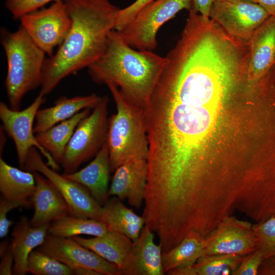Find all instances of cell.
Segmentation results:
<instances>
[{"label":"cell","instance_id":"obj_36","mask_svg":"<svg viewBox=\"0 0 275 275\" xmlns=\"http://www.w3.org/2000/svg\"><path fill=\"white\" fill-rule=\"evenodd\" d=\"M166 274L170 275H196L193 266L176 268L169 271Z\"/></svg>","mask_w":275,"mask_h":275},{"label":"cell","instance_id":"obj_15","mask_svg":"<svg viewBox=\"0 0 275 275\" xmlns=\"http://www.w3.org/2000/svg\"><path fill=\"white\" fill-rule=\"evenodd\" d=\"M275 64V16H269L250 41L248 80L255 84Z\"/></svg>","mask_w":275,"mask_h":275},{"label":"cell","instance_id":"obj_12","mask_svg":"<svg viewBox=\"0 0 275 275\" xmlns=\"http://www.w3.org/2000/svg\"><path fill=\"white\" fill-rule=\"evenodd\" d=\"M37 250L65 264L72 270L78 267L91 268L101 275H121L119 268L73 238L47 234Z\"/></svg>","mask_w":275,"mask_h":275},{"label":"cell","instance_id":"obj_5","mask_svg":"<svg viewBox=\"0 0 275 275\" xmlns=\"http://www.w3.org/2000/svg\"><path fill=\"white\" fill-rule=\"evenodd\" d=\"M107 96L77 125L65 150L62 166L65 174L76 171L79 167L95 156L106 141L108 125Z\"/></svg>","mask_w":275,"mask_h":275},{"label":"cell","instance_id":"obj_7","mask_svg":"<svg viewBox=\"0 0 275 275\" xmlns=\"http://www.w3.org/2000/svg\"><path fill=\"white\" fill-rule=\"evenodd\" d=\"M21 26L35 43L50 57L60 46L70 29L71 19L65 1L29 12L20 18Z\"/></svg>","mask_w":275,"mask_h":275},{"label":"cell","instance_id":"obj_40","mask_svg":"<svg viewBox=\"0 0 275 275\" xmlns=\"http://www.w3.org/2000/svg\"><path fill=\"white\" fill-rule=\"evenodd\" d=\"M217 1L258 3V0H217Z\"/></svg>","mask_w":275,"mask_h":275},{"label":"cell","instance_id":"obj_14","mask_svg":"<svg viewBox=\"0 0 275 275\" xmlns=\"http://www.w3.org/2000/svg\"><path fill=\"white\" fill-rule=\"evenodd\" d=\"M164 274L162 246L155 242L154 232L145 225L139 237L133 241L122 274Z\"/></svg>","mask_w":275,"mask_h":275},{"label":"cell","instance_id":"obj_1","mask_svg":"<svg viewBox=\"0 0 275 275\" xmlns=\"http://www.w3.org/2000/svg\"><path fill=\"white\" fill-rule=\"evenodd\" d=\"M71 25L54 55L45 60L39 94L50 93L62 79L88 67L103 53L120 9L109 0H64Z\"/></svg>","mask_w":275,"mask_h":275},{"label":"cell","instance_id":"obj_32","mask_svg":"<svg viewBox=\"0 0 275 275\" xmlns=\"http://www.w3.org/2000/svg\"><path fill=\"white\" fill-rule=\"evenodd\" d=\"M19 207H23L18 202L8 200L3 197L0 199V237L1 238L7 236L9 228L12 225V221L7 218L8 212Z\"/></svg>","mask_w":275,"mask_h":275},{"label":"cell","instance_id":"obj_19","mask_svg":"<svg viewBox=\"0 0 275 275\" xmlns=\"http://www.w3.org/2000/svg\"><path fill=\"white\" fill-rule=\"evenodd\" d=\"M101 99L102 97L94 93L71 98L60 97L53 106L38 110L34 124L35 133L69 119L85 109H92Z\"/></svg>","mask_w":275,"mask_h":275},{"label":"cell","instance_id":"obj_17","mask_svg":"<svg viewBox=\"0 0 275 275\" xmlns=\"http://www.w3.org/2000/svg\"><path fill=\"white\" fill-rule=\"evenodd\" d=\"M111 172L109 150L106 141L87 166L79 171L63 175L87 188L93 197L103 206L109 199Z\"/></svg>","mask_w":275,"mask_h":275},{"label":"cell","instance_id":"obj_41","mask_svg":"<svg viewBox=\"0 0 275 275\" xmlns=\"http://www.w3.org/2000/svg\"><path fill=\"white\" fill-rule=\"evenodd\" d=\"M274 216H275V215H274Z\"/></svg>","mask_w":275,"mask_h":275},{"label":"cell","instance_id":"obj_21","mask_svg":"<svg viewBox=\"0 0 275 275\" xmlns=\"http://www.w3.org/2000/svg\"><path fill=\"white\" fill-rule=\"evenodd\" d=\"M72 238L116 265L122 273L133 243L130 238L120 233L109 230L101 236L86 238L76 236Z\"/></svg>","mask_w":275,"mask_h":275},{"label":"cell","instance_id":"obj_31","mask_svg":"<svg viewBox=\"0 0 275 275\" xmlns=\"http://www.w3.org/2000/svg\"><path fill=\"white\" fill-rule=\"evenodd\" d=\"M154 0H135L131 5L120 9L117 16L115 30L121 31L147 5Z\"/></svg>","mask_w":275,"mask_h":275},{"label":"cell","instance_id":"obj_29","mask_svg":"<svg viewBox=\"0 0 275 275\" xmlns=\"http://www.w3.org/2000/svg\"><path fill=\"white\" fill-rule=\"evenodd\" d=\"M60 0H7L6 9L15 19H19L23 15L43 8L50 2Z\"/></svg>","mask_w":275,"mask_h":275},{"label":"cell","instance_id":"obj_30","mask_svg":"<svg viewBox=\"0 0 275 275\" xmlns=\"http://www.w3.org/2000/svg\"><path fill=\"white\" fill-rule=\"evenodd\" d=\"M264 259L261 252L257 249L244 256L232 275H256Z\"/></svg>","mask_w":275,"mask_h":275},{"label":"cell","instance_id":"obj_20","mask_svg":"<svg viewBox=\"0 0 275 275\" xmlns=\"http://www.w3.org/2000/svg\"><path fill=\"white\" fill-rule=\"evenodd\" d=\"M36 188L33 173L23 171L7 163L0 158V191L2 197L21 204L32 205L31 199Z\"/></svg>","mask_w":275,"mask_h":275},{"label":"cell","instance_id":"obj_4","mask_svg":"<svg viewBox=\"0 0 275 275\" xmlns=\"http://www.w3.org/2000/svg\"><path fill=\"white\" fill-rule=\"evenodd\" d=\"M114 99L116 112L108 118L106 142L112 172L133 158L147 159L148 142L144 110L128 101L118 87L106 84Z\"/></svg>","mask_w":275,"mask_h":275},{"label":"cell","instance_id":"obj_10","mask_svg":"<svg viewBox=\"0 0 275 275\" xmlns=\"http://www.w3.org/2000/svg\"><path fill=\"white\" fill-rule=\"evenodd\" d=\"M269 16L258 3L216 0L209 17L231 37L250 42L255 31Z\"/></svg>","mask_w":275,"mask_h":275},{"label":"cell","instance_id":"obj_25","mask_svg":"<svg viewBox=\"0 0 275 275\" xmlns=\"http://www.w3.org/2000/svg\"><path fill=\"white\" fill-rule=\"evenodd\" d=\"M108 231L101 221L67 214L49 224L48 234L62 237L72 238L80 235L101 236Z\"/></svg>","mask_w":275,"mask_h":275},{"label":"cell","instance_id":"obj_33","mask_svg":"<svg viewBox=\"0 0 275 275\" xmlns=\"http://www.w3.org/2000/svg\"><path fill=\"white\" fill-rule=\"evenodd\" d=\"M0 256L1 258L0 263V274H13V263H14V258L13 254L10 250V247Z\"/></svg>","mask_w":275,"mask_h":275},{"label":"cell","instance_id":"obj_22","mask_svg":"<svg viewBox=\"0 0 275 275\" xmlns=\"http://www.w3.org/2000/svg\"><path fill=\"white\" fill-rule=\"evenodd\" d=\"M102 207L100 221L108 230L123 234L132 241L139 237L145 225L142 216L136 214L115 196L108 199Z\"/></svg>","mask_w":275,"mask_h":275},{"label":"cell","instance_id":"obj_37","mask_svg":"<svg viewBox=\"0 0 275 275\" xmlns=\"http://www.w3.org/2000/svg\"><path fill=\"white\" fill-rule=\"evenodd\" d=\"M258 4L269 16H275V0H258Z\"/></svg>","mask_w":275,"mask_h":275},{"label":"cell","instance_id":"obj_23","mask_svg":"<svg viewBox=\"0 0 275 275\" xmlns=\"http://www.w3.org/2000/svg\"><path fill=\"white\" fill-rule=\"evenodd\" d=\"M91 109H85L71 118L35 134L38 143L58 164H61L66 147L78 123L90 114Z\"/></svg>","mask_w":275,"mask_h":275},{"label":"cell","instance_id":"obj_8","mask_svg":"<svg viewBox=\"0 0 275 275\" xmlns=\"http://www.w3.org/2000/svg\"><path fill=\"white\" fill-rule=\"evenodd\" d=\"M44 97L39 94L33 102L22 110H14L4 102L0 103V118L3 128L15 144L18 163L22 169H24L31 149L35 147L46 158L47 165L54 170L59 169L58 164L39 145L35 135L34 124L36 116L45 101Z\"/></svg>","mask_w":275,"mask_h":275},{"label":"cell","instance_id":"obj_34","mask_svg":"<svg viewBox=\"0 0 275 275\" xmlns=\"http://www.w3.org/2000/svg\"><path fill=\"white\" fill-rule=\"evenodd\" d=\"M216 0H193V8L204 18H210L211 7Z\"/></svg>","mask_w":275,"mask_h":275},{"label":"cell","instance_id":"obj_24","mask_svg":"<svg viewBox=\"0 0 275 275\" xmlns=\"http://www.w3.org/2000/svg\"><path fill=\"white\" fill-rule=\"evenodd\" d=\"M204 255V237L194 230L188 232L175 247L162 253L164 273L183 267L193 266Z\"/></svg>","mask_w":275,"mask_h":275},{"label":"cell","instance_id":"obj_16","mask_svg":"<svg viewBox=\"0 0 275 275\" xmlns=\"http://www.w3.org/2000/svg\"><path fill=\"white\" fill-rule=\"evenodd\" d=\"M32 172L35 178L36 188L31 199L34 211L30 220L31 225L39 226L69 214L67 204L51 181L39 172Z\"/></svg>","mask_w":275,"mask_h":275},{"label":"cell","instance_id":"obj_6","mask_svg":"<svg viewBox=\"0 0 275 275\" xmlns=\"http://www.w3.org/2000/svg\"><path fill=\"white\" fill-rule=\"evenodd\" d=\"M192 8L193 0H154L118 32L132 48L152 51L157 46L156 36L159 28L181 10Z\"/></svg>","mask_w":275,"mask_h":275},{"label":"cell","instance_id":"obj_2","mask_svg":"<svg viewBox=\"0 0 275 275\" xmlns=\"http://www.w3.org/2000/svg\"><path fill=\"white\" fill-rule=\"evenodd\" d=\"M167 62L166 57L152 51L134 49L113 30L104 52L88 67V73L97 84H115L128 101L144 109Z\"/></svg>","mask_w":275,"mask_h":275},{"label":"cell","instance_id":"obj_39","mask_svg":"<svg viewBox=\"0 0 275 275\" xmlns=\"http://www.w3.org/2000/svg\"><path fill=\"white\" fill-rule=\"evenodd\" d=\"M10 244L7 240L4 241L0 245V256L3 254L10 248Z\"/></svg>","mask_w":275,"mask_h":275},{"label":"cell","instance_id":"obj_18","mask_svg":"<svg viewBox=\"0 0 275 275\" xmlns=\"http://www.w3.org/2000/svg\"><path fill=\"white\" fill-rule=\"evenodd\" d=\"M50 223L34 227L25 216H22L12 232L10 250L14 258L13 274L24 275L26 272L28 257L36 248L44 241Z\"/></svg>","mask_w":275,"mask_h":275},{"label":"cell","instance_id":"obj_9","mask_svg":"<svg viewBox=\"0 0 275 275\" xmlns=\"http://www.w3.org/2000/svg\"><path fill=\"white\" fill-rule=\"evenodd\" d=\"M38 150L35 147L31 149L24 169L39 172L49 180L67 204L70 214L100 221L103 207L93 197L88 189L50 168L43 161Z\"/></svg>","mask_w":275,"mask_h":275},{"label":"cell","instance_id":"obj_28","mask_svg":"<svg viewBox=\"0 0 275 275\" xmlns=\"http://www.w3.org/2000/svg\"><path fill=\"white\" fill-rule=\"evenodd\" d=\"M253 229L257 249L261 252L264 259L275 256V216L253 225Z\"/></svg>","mask_w":275,"mask_h":275},{"label":"cell","instance_id":"obj_11","mask_svg":"<svg viewBox=\"0 0 275 275\" xmlns=\"http://www.w3.org/2000/svg\"><path fill=\"white\" fill-rule=\"evenodd\" d=\"M257 249L253 225L232 215L222 218L204 237V255L236 254L244 256Z\"/></svg>","mask_w":275,"mask_h":275},{"label":"cell","instance_id":"obj_3","mask_svg":"<svg viewBox=\"0 0 275 275\" xmlns=\"http://www.w3.org/2000/svg\"><path fill=\"white\" fill-rule=\"evenodd\" d=\"M1 43L7 62L5 84L9 106L19 110L24 96L41 86L46 53L21 25L14 32L3 28Z\"/></svg>","mask_w":275,"mask_h":275},{"label":"cell","instance_id":"obj_35","mask_svg":"<svg viewBox=\"0 0 275 275\" xmlns=\"http://www.w3.org/2000/svg\"><path fill=\"white\" fill-rule=\"evenodd\" d=\"M258 274L275 275V256L263 259Z\"/></svg>","mask_w":275,"mask_h":275},{"label":"cell","instance_id":"obj_27","mask_svg":"<svg viewBox=\"0 0 275 275\" xmlns=\"http://www.w3.org/2000/svg\"><path fill=\"white\" fill-rule=\"evenodd\" d=\"M26 272L34 275L74 274L68 266L37 249L33 250L28 257Z\"/></svg>","mask_w":275,"mask_h":275},{"label":"cell","instance_id":"obj_13","mask_svg":"<svg viewBox=\"0 0 275 275\" xmlns=\"http://www.w3.org/2000/svg\"><path fill=\"white\" fill-rule=\"evenodd\" d=\"M115 173L109 187L108 195L121 201L126 200L136 209L145 201L148 180L146 159L133 158L121 164Z\"/></svg>","mask_w":275,"mask_h":275},{"label":"cell","instance_id":"obj_38","mask_svg":"<svg viewBox=\"0 0 275 275\" xmlns=\"http://www.w3.org/2000/svg\"><path fill=\"white\" fill-rule=\"evenodd\" d=\"M73 271L74 274L77 275H101L99 272L87 267H78Z\"/></svg>","mask_w":275,"mask_h":275},{"label":"cell","instance_id":"obj_26","mask_svg":"<svg viewBox=\"0 0 275 275\" xmlns=\"http://www.w3.org/2000/svg\"><path fill=\"white\" fill-rule=\"evenodd\" d=\"M243 257L236 254L204 255L193 266L196 275L232 274Z\"/></svg>","mask_w":275,"mask_h":275}]
</instances>
